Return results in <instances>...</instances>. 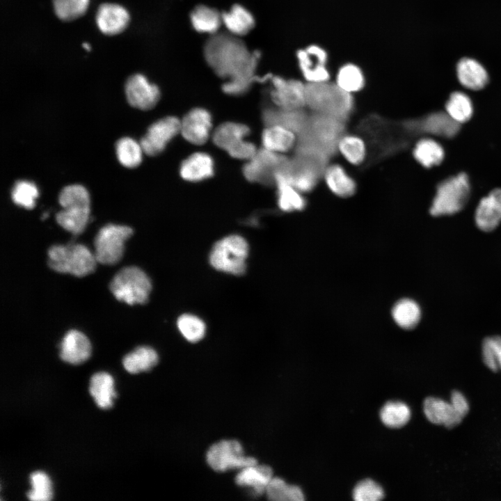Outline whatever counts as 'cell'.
<instances>
[{
    "label": "cell",
    "mask_w": 501,
    "mask_h": 501,
    "mask_svg": "<svg viewBox=\"0 0 501 501\" xmlns=\"http://www.w3.org/2000/svg\"><path fill=\"white\" fill-rule=\"evenodd\" d=\"M203 56L213 72L226 80L222 86L225 94L244 95L260 79L255 72L260 53L250 52L239 37L229 32L210 35L204 45Z\"/></svg>",
    "instance_id": "1"
},
{
    "label": "cell",
    "mask_w": 501,
    "mask_h": 501,
    "mask_svg": "<svg viewBox=\"0 0 501 501\" xmlns=\"http://www.w3.org/2000/svg\"><path fill=\"white\" fill-rule=\"evenodd\" d=\"M347 122L336 118L310 112L305 129L297 136V143L312 146L329 157L337 152V144L346 133Z\"/></svg>",
    "instance_id": "4"
},
{
    "label": "cell",
    "mask_w": 501,
    "mask_h": 501,
    "mask_svg": "<svg viewBox=\"0 0 501 501\" xmlns=\"http://www.w3.org/2000/svg\"><path fill=\"white\" fill-rule=\"evenodd\" d=\"M456 74L461 84L473 90L482 89L488 81L485 68L478 61L470 58H463L459 61Z\"/></svg>",
    "instance_id": "29"
},
{
    "label": "cell",
    "mask_w": 501,
    "mask_h": 501,
    "mask_svg": "<svg viewBox=\"0 0 501 501\" xmlns=\"http://www.w3.org/2000/svg\"><path fill=\"white\" fill-rule=\"evenodd\" d=\"M356 501H377L384 498L381 486L370 479H364L356 484L353 491Z\"/></svg>",
    "instance_id": "48"
},
{
    "label": "cell",
    "mask_w": 501,
    "mask_h": 501,
    "mask_svg": "<svg viewBox=\"0 0 501 501\" xmlns=\"http://www.w3.org/2000/svg\"><path fill=\"white\" fill-rule=\"evenodd\" d=\"M158 362V355L150 347L142 346L125 355L122 359L125 369L131 374L151 369Z\"/></svg>",
    "instance_id": "35"
},
{
    "label": "cell",
    "mask_w": 501,
    "mask_h": 501,
    "mask_svg": "<svg viewBox=\"0 0 501 501\" xmlns=\"http://www.w3.org/2000/svg\"><path fill=\"white\" fill-rule=\"evenodd\" d=\"M193 28L198 33L213 35L223 24L222 13L205 5L196 6L190 14Z\"/></svg>",
    "instance_id": "34"
},
{
    "label": "cell",
    "mask_w": 501,
    "mask_h": 501,
    "mask_svg": "<svg viewBox=\"0 0 501 501\" xmlns=\"http://www.w3.org/2000/svg\"><path fill=\"white\" fill-rule=\"evenodd\" d=\"M392 315L395 321L401 328L412 329L419 323L421 310L415 301L404 299L399 301L395 305Z\"/></svg>",
    "instance_id": "37"
},
{
    "label": "cell",
    "mask_w": 501,
    "mask_h": 501,
    "mask_svg": "<svg viewBox=\"0 0 501 501\" xmlns=\"http://www.w3.org/2000/svg\"><path fill=\"white\" fill-rule=\"evenodd\" d=\"M459 124L443 112L432 113L418 120H405L410 133L424 132L445 138L454 136L460 129Z\"/></svg>",
    "instance_id": "18"
},
{
    "label": "cell",
    "mask_w": 501,
    "mask_h": 501,
    "mask_svg": "<svg viewBox=\"0 0 501 501\" xmlns=\"http://www.w3.org/2000/svg\"><path fill=\"white\" fill-rule=\"evenodd\" d=\"M306 108L310 112L330 116L347 122L355 109L352 94L328 81L306 83Z\"/></svg>",
    "instance_id": "3"
},
{
    "label": "cell",
    "mask_w": 501,
    "mask_h": 501,
    "mask_svg": "<svg viewBox=\"0 0 501 501\" xmlns=\"http://www.w3.org/2000/svg\"><path fill=\"white\" fill-rule=\"evenodd\" d=\"M113 384V377L107 372H97L91 376L89 391L100 408L112 407L113 398L117 396Z\"/></svg>",
    "instance_id": "32"
},
{
    "label": "cell",
    "mask_w": 501,
    "mask_h": 501,
    "mask_svg": "<svg viewBox=\"0 0 501 501\" xmlns=\"http://www.w3.org/2000/svg\"><path fill=\"white\" fill-rule=\"evenodd\" d=\"M125 91L128 103L143 111L154 108L161 97L159 87L139 73L132 74L127 79Z\"/></svg>",
    "instance_id": "16"
},
{
    "label": "cell",
    "mask_w": 501,
    "mask_h": 501,
    "mask_svg": "<svg viewBox=\"0 0 501 501\" xmlns=\"http://www.w3.org/2000/svg\"><path fill=\"white\" fill-rule=\"evenodd\" d=\"M83 47H84L85 49H86L87 51H90V44H88V43L84 42V43L83 44Z\"/></svg>",
    "instance_id": "50"
},
{
    "label": "cell",
    "mask_w": 501,
    "mask_h": 501,
    "mask_svg": "<svg viewBox=\"0 0 501 501\" xmlns=\"http://www.w3.org/2000/svg\"><path fill=\"white\" fill-rule=\"evenodd\" d=\"M297 135L293 131L279 125H267L262 134V148L278 153H285L294 150Z\"/></svg>",
    "instance_id": "25"
},
{
    "label": "cell",
    "mask_w": 501,
    "mask_h": 501,
    "mask_svg": "<svg viewBox=\"0 0 501 501\" xmlns=\"http://www.w3.org/2000/svg\"><path fill=\"white\" fill-rule=\"evenodd\" d=\"M482 358L484 364L492 371L501 369V336L488 337L482 344Z\"/></svg>",
    "instance_id": "47"
},
{
    "label": "cell",
    "mask_w": 501,
    "mask_h": 501,
    "mask_svg": "<svg viewBox=\"0 0 501 501\" xmlns=\"http://www.w3.org/2000/svg\"><path fill=\"white\" fill-rule=\"evenodd\" d=\"M117 157L125 167L134 168L140 165L143 152L140 143L124 137L119 139L116 145Z\"/></svg>",
    "instance_id": "41"
},
{
    "label": "cell",
    "mask_w": 501,
    "mask_h": 501,
    "mask_svg": "<svg viewBox=\"0 0 501 501\" xmlns=\"http://www.w3.org/2000/svg\"><path fill=\"white\" fill-rule=\"evenodd\" d=\"M177 328L182 335L191 342L200 341L205 334V324L198 317L184 314L179 317Z\"/></svg>",
    "instance_id": "44"
},
{
    "label": "cell",
    "mask_w": 501,
    "mask_h": 501,
    "mask_svg": "<svg viewBox=\"0 0 501 501\" xmlns=\"http://www.w3.org/2000/svg\"><path fill=\"white\" fill-rule=\"evenodd\" d=\"M212 116L205 108L196 107L180 120L182 136L193 145L205 143L212 134Z\"/></svg>",
    "instance_id": "15"
},
{
    "label": "cell",
    "mask_w": 501,
    "mask_h": 501,
    "mask_svg": "<svg viewBox=\"0 0 501 501\" xmlns=\"http://www.w3.org/2000/svg\"><path fill=\"white\" fill-rule=\"evenodd\" d=\"M248 252L244 238L236 234L227 236L214 245L209 262L218 271L239 276L245 272Z\"/></svg>",
    "instance_id": "9"
},
{
    "label": "cell",
    "mask_w": 501,
    "mask_h": 501,
    "mask_svg": "<svg viewBox=\"0 0 501 501\" xmlns=\"http://www.w3.org/2000/svg\"><path fill=\"white\" fill-rule=\"evenodd\" d=\"M54 13L63 21H72L84 15L90 0H52Z\"/></svg>",
    "instance_id": "43"
},
{
    "label": "cell",
    "mask_w": 501,
    "mask_h": 501,
    "mask_svg": "<svg viewBox=\"0 0 501 501\" xmlns=\"http://www.w3.org/2000/svg\"><path fill=\"white\" fill-rule=\"evenodd\" d=\"M335 83L344 91L353 94L363 88L365 80L359 67L352 63H348L339 69Z\"/></svg>",
    "instance_id": "39"
},
{
    "label": "cell",
    "mask_w": 501,
    "mask_h": 501,
    "mask_svg": "<svg viewBox=\"0 0 501 501\" xmlns=\"http://www.w3.org/2000/svg\"><path fill=\"white\" fill-rule=\"evenodd\" d=\"M299 66L306 83H318L329 80L326 67L328 55L319 46L310 45L296 53Z\"/></svg>",
    "instance_id": "17"
},
{
    "label": "cell",
    "mask_w": 501,
    "mask_h": 501,
    "mask_svg": "<svg viewBox=\"0 0 501 501\" xmlns=\"http://www.w3.org/2000/svg\"><path fill=\"white\" fill-rule=\"evenodd\" d=\"M337 151L344 159L354 166H360L367 160V143L358 134L345 133L338 142Z\"/></svg>",
    "instance_id": "31"
},
{
    "label": "cell",
    "mask_w": 501,
    "mask_h": 501,
    "mask_svg": "<svg viewBox=\"0 0 501 501\" xmlns=\"http://www.w3.org/2000/svg\"><path fill=\"white\" fill-rule=\"evenodd\" d=\"M275 186L277 189L278 205L282 211H301L305 207L306 200L303 196V193L284 177L276 175Z\"/></svg>",
    "instance_id": "33"
},
{
    "label": "cell",
    "mask_w": 501,
    "mask_h": 501,
    "mask_svg": "<svg viewBox=\"0 0 501 501\" xmlns=\"http://www.w3.org/2000/svg\"><path fill=\"white\" fill-rule=\"evenodd\" d=\"M380 418L387 427L399 428L410 420L411 410L404 402L388 401L381 409Z\"/></svg>",
    "instance_id": "42"
},
{
    "label": "cell",
    "mask_w": 501,
    "mask_h": 501,
    "mask_svg": "<svg viewBox=\"0 0 501 501\" xmlns=\"http://www.w3.org/2000/svg\"><path fill=\"white\" fill-rule=\"evenodd\" d=\"M38 196V190L36 186L33 182L24 180L17 181L11 192L13 201L27 209L34 207Z\"/></svg>",
    "instance_id": "46"
},
{
    "label": "cell",
    "mask_w": 501,
    "mask_h": 501,
    "mask_svg": "<svg viewBox=\"0 0 501 501\" xmlns=\"http://www.w3.org/2000/svg\"><path fill=\"white\" fill-rule=\"evenodd\" d=\"M91 345L88 337L77 330H70L60 344V357L68 363L79 365L90 356Z\"/></svg>",
    "instance_id": "23"
},
{
    "label": "cell",
    "mask_w": 501,
    "mask_h": 501,
    "mask_svg": "<svg viewBox=\"0 0 501 501\" xmlns=\"http://www.w3.org/2000/svg\"><path fill=\"white\" fill-rule=\"evenodd\" d=\"M271 88L269 96L274 106L286 109L306 107V83L280 76L269 75Z\"/></svg>",
    "instance_id": "13"
},
{
    "label": "cell",
    "mask_w": 501,
    "mask_h": 501,
    "mask_svg": "<svg viewBox=\"0 0 501 501\" xmlns=\"http://www.w3.org/2000/svg\"><path fill=\"white\" fill-rule=\"evenodd\" d=\"M32 488L27 493V498L32 501H47L52 498L51 483L46 473L35 471L30 475Z\"/></svg>",
    "instance_id": "45"
},
{
    "label": "cell",
    "mask_w": 501,
    "mask_h": 501,
    "mask_svg": "<svg viewBox=\"0 0 501 501\" xmlns=\"http://www.w3.org/2000/svg\"><path fill=\"white\" fill-rule=\"evenodd\" d=\"M423 408L425 416L431 422L447 428L456 427L463 419L451 403L439 398L427 397L424 401Z\"/></svg>",
    "instance_id": "27"
},
{
    "label": "cell",
    "mask_w": 501,
    "mask_h": 501,
    "mask_svg": "<svg viewBox=\"0 0 501 501\" xmlns=\"http://www.w3.org/2000/svg\"><path fill=\"white\" fill-rule=\"evenodd\" d=\"M222 20L228 31L237 37L248 34L255 24L251 13L240 4H234L228 12L222 13Z\"/></svg>",
    "instance_id": "30"
},
{
    "label": "cell",
    "mask_w": 501,
    "mask_h": 501,
    "mask_svg": "<svg viewBox=\"0 0 501 501\" xmlns=\"http://www.w3.org/2000/svg\"><path fill=\"white\" fill-rule=\"evenodd\" d=\"M447 113L459 123L469 120L473 113V106L470 97L462 92L452 93L445 103Z\"/></svg>",
    "instance_id": "38"
},
{
    "label": "cell",
    "mask_w": 501,
    "mask_h": 501,
    "mask_svg": "<svg viewBox=\"0 0 501 501\" xmlns=\"http://www.w3.org/2000/svg\"><path fill=\"white\" fill-rule=\"evenodd\" d=\"M180 132V119L166 116L153 122L140 141L143 152L148 156L161 153Z\"/></svg>",
    "instance_id": "14"
},
{
    "label": "cell",
    "mask_w": 501,
    "mask_h": 501,
    "mask_svg": "<svg viewBox=\"0 0 501 501\" xmlns=\"http://www.w3.org/2000/svg\"><path fill=\"white\" fill-rule=\"evenodd\" d=\"M452 405L456 412L463 418L468 413L469 411V405L466 397L460 392L454 390L451 395Z\"/></svg>",
    "instance_id": "49"
},
{
    "label": "cell",
    "mask_w": 501,
    "mask_h": 501,
    "mask_svg": "<svg viewBox=\"0 0 501 501\" xmlns=\"http://www.w3.org/2000/svg\"><path fill=\"white\" fill-rule=\"evenodd\" d=\"M109 288L120 301L129 305L145 303L152 289L146 273L136 267L122 268L113 276Z\"/></svg>",
    "instance_id": "8"
},
{
    "label": "cell",
    "mask_w": 501,
    "mask_h": 501,
    "mask_svg": "<svg viewBox=\"0 0 501 501\" xmlns=\"http://www.w3.org/2000/svg\"><path fill=\"white\" fill-rule=\"evenodd\" d=\"M288 157L264 148L258 149L243 167V174L246 180L266 186H275L276 176L282 169Z\"/></svg>",
    "instance_id": "12"
},
{
    "label": "cell",
    "mask_w": 501,
    "mask_h": 501,
    "mask_svg": "<svg viewBox=\"0 0 501 501\" xmlns=\"http://www.w3.org/2000/svg\"><path fill=\"white\" fill-rule=\"evenodd\" d=\"M250 132V128L245 124L225 122L215 129L212 138L215 145L229 154L247 141L246 138Z\"/></svg>",
    "instance_id": "22"
},
{
    "label": "cell",
    "mask_w": 501,
    "mask_h": 501,
    "mask_svg": "<svg viewBox=\"0 0 501 501\" xmlns=\"http://www.w3.org/2000/svg\"><path fill=\"white\" fill-rule=\"evenodd\" d=\"M272 478L271 467L257 463L241 469L235 477V482L240 486L250 488L253 495L259 496L266 492Z\"/></svg>",
    "instance_id": "26"
},
{
    "label": "cell",
    "mask_w": 501,
    "mask_h": 501,
    "mask_svg": "<svg viewBox=\"0 0 501 501\" xmlns=\"http://www.w3.org/2000/svg\"><path fill=\"white\" fill-rule=\"evenodd\" d=\"M322 178L328 189L335 196L340 198H349L356 191L355 180L340 164H328Z\"/></svg>",
    "instance_id": "28"
},
{
    "label": "cell",
    "mask_w": 501,
    "mask_h": 501,
    "mask_svg": "<svg viewBox=\"0 0 501 501\" xmlns=\"http://www.w3.org/2000/svg\"><path fill=\"white\" fill-rule=\"evenodd\" d=\"M475 223L484 232L495 230L501 222V189L491 191L482 198L475 214Z\"/></svg>",
    "instance_id": "21"
},
{
    "label": "cell",
    "mask_w": 501,
    "mask_h": 501,
    "mask_svg": "<svg viewBox=\"0 0 501 501\" xmlns=\"http://www.w3.org/2000/svg\"><path fill=\"white\" fill-rule=\"evenodd\" d=\"M265 493L269 500L274 501L304 500V494L299 486L287 484L280 477H273Z\"/></svg>",
    "instance_id": "40"
},
{
    "label": "cell",
    "mask_w": 501,
    "mask_h": 501,
    "mask_svg": "<svg viewBox=\"0 0 501 501\" xmlns=\"http://www.w3.org/2000/svg\"><path fill=\"white\" fill-rule=\"evenodd\" d=\"M208 465L216 472L242 469L257 463V460L244 455L241 443L236 440H223L212 445L206 454Z\"/></svg>",
    "instance_id": "11"
},
{
    "label": "cell",
    "mask_w": 501,
    "mask_h": 501,
    "mask_svg": "<svg viewBox=\"0 0 501 501\" xmlns=\"http://www.w3.org/2000/svg\"><path fill=\"white\" fill-rule=\"evenodd\" d=\"M133 233L130 227L107 224L102 227L94 240L95 257L97 262L112 265L122 258L124 244Z\"/></svg>",
    "instance_id": "10"
},
{
    "label": "cell",
    "mask_w": 501,
    "mask_h": 501,
    "mask_svg": "<svg viewBox=\"0 0 501 501\" xmlns=\"http://www.w3.org/2000/svg\"><path fill=\"white\" fill-rule=\"evenodd\" d=\"M130 16L127 10L117 3L100 5L95 15L99 30L104 34L114 35L122 33L128 26Z\"/></svg>",
    "instance_id": "19"
},
{
    "label": "cell",
    "mask_w": 501,
    "mask_h": 501,
    "mask_svg": "<svg viewBox=\"0 0 501 501\" xmlns=\"http://www.w3.org/2000/svg\"><path fill=\"white\" fill-rule=\"evenodd\" d=\"M365 141L371 163L392 156L407 144L404 134L409 133L404 122L392 121L383 116L371 114L363 118L357 128Z\"/></svg>",
    "instance_id": "2"
},
{
    "label": "cell",
    "mask_w": 501,
    "mask_h": 501,
    "mask_svg": "<svg viewBox=\"0 0 501 501\" xmlns=\"http://www.w3.org/2000/svg\"><path fill=\"white\" fill-rule=\"evenodd\" d=\"M470 186L466 173H460L440 182L433 199L430 214L434 216L452 215L461 211L470 196Z\"/></svg>",
    "instance_id": "7"
},
{
    "label": "cell",
    "mask_w": 501,
    "mask_h": 501,
    "mask_svg": "<svg viewBox=\"0 0 501 501\" xmlns=\"http://www.w3.org/2000/svg\"><path fill=\"white\" fill-rule=\"evenodd\" d=\"M310 113L302 109H286L276 106L265 108L262 119L265 125H279L296 134L297 136L305 129Z\"/></svg>",
    "instance_id": "20"
},
{
    "label": "cell",
    "mask_w": 501,
    "mask_h": 501,
    "mask_svg": "<svg viewBox=\"0 0 501 501\" xmlns=\"http://www.w3.org/2000/svg\"><path fill=\"white\" fill-rule=\"evenodd\" d=\"M48 265L54 271L82 277L92 273L97 260L95 255L84 245L70 243L54 245L48 251Z\"/></svg>",
    "instance_id": "6"
},
{
    "label": "cell",
    "mask_w": 501,
    "mask_h": 501,
    "mask_svg": "<svg viewBox=\"0 0 501 501\" xmlns=\"http://www.w3.org/2000/svg\"><path fill=\"white\" fill-rule=\"evenodd\" d=\"M63 209L56 215V220L65 230L79 234L89 221L90 198L86 189L80 184L65 186L58 196Z\"/></svg>",
    "instance_id": "5"
},
{
    "label": "cell",
    "mask_w": 501,
    "mask_h": 501,
    "mask_svg": "<svg viewBox=\"0 0 501 501\" xmlns=\"http://www.w3.org/2000/svg\"><path fill=\"white\" fill-rule=\"evenodd\" d=\"M214 169L215 164L212 157L206 152H197L182 162L179 172L184 180L198 182L212 177Z\"/></svg>",
    "instance_id": "24"
},
{
    "label": "cell",
    "mask_w": 501,
    "mask_h": 501,
    "mask_svg": "<svg viewBox=\"0 0 501 501\" xmlns=\"http://www.w3.org/2000/svg\"><path fill=\"white\" fill-rule=\"evenodd\" d=\"M415 159L423 167L431 168L441 163L444 150L436 141L426 138L419 140L413 150Z\"/></svg>",
    "instance_id": "36"
}]
</instances>
